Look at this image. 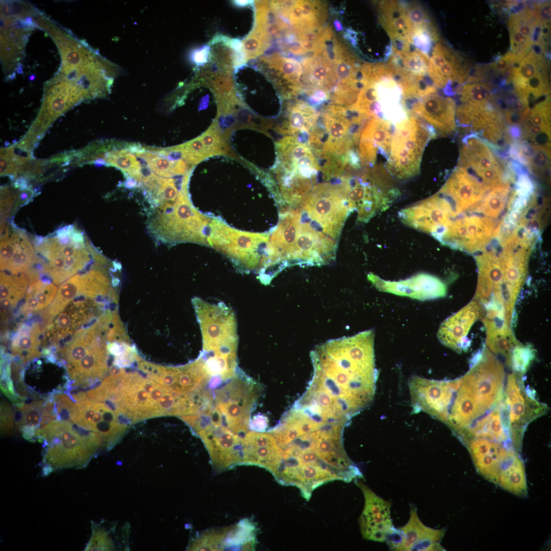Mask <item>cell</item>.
Wrapping results in <instances>:
<instances>
[{
	"label": "cell",
	"mask_w": 551,
	"mask_h": 551,
	"mask_svg": "<svg viewBox=\"0 0 551 551\" xmlns=\"http://www.w3.org/2000/svg\"><path fill=\"white\" fill-rule=\"evenodd\" d=\"M462 103L485 107L494 103L491 85L487 83L472 82L461 87L458 93Z\"/></svg>",
	"instance_id": "cell-40"
},
{
	"label": "cell",
	"mask_w": 551,
	"mask_h": 551,
	"mask_svg": "<svg viewBox=\"0 0 551 551\" xmlns=\"http://www.w3.org/2000/svg\"><path fill=\"white\" fill-rule=\"evenodd\" d=\"M93 298L81 295L70 300L46 322L45 337L54 343L72 337L91 319L92 310L95 306Z\"/></svg>",
	"instance_id": "cell-22"
},
{
	"label": "cell",
	"mask_w": 551,
	"mask_h": 551,
	"mask_svg": "<svg viewBox=\"0 0 551 551\" xmlns=\"http://www.w3.org/2000/svg\"><path fill=\"white\" fill-rule=\"evenodd\" d=\"M517 150H514V155L533 172L543 174L550 167V150L549 148L526 143L518 144Z\"/></svg>",
	"instance_id": "cell-37"
},
{
	"label": "cell",
	"mask_w": 551,
	"mask_h": 551,
	"mask_svg": "<svg viewBox=\"0 0 551 551\" xmlns=\"http://www.w3.org/2000/svg\"><path fill=\"white\" fill-rule=\"evenodd\" d=\"M319 114L315 109L302 101H296L287 108L286 115L276 129L286 136L308 134L316 124Z\"/></svg>",
	"instance_id": "cell-30"
},
{
	"label": "cell",
	"mask_w": 551,
	"mask_h": 551,
	"mask_svg": "<svg viewBox=\"0 0 551 551\" xmlns=\"http://www.w3.org/2000/svg\"><path fill=\"white\" fill-rule=\"evenodd\" d=\"M242 464L264 467L276 478L283 461L282 448L269 433L249 432L242 439Z\"/></svg>",
	"instance_id": "cell-25"
},
{
	"label": "cell",
	"mask_w": 551,
	"mask_h": 551,
	"mask_svg": "<svg viewBox=\"0 0 551 551\" xmlns=\"http://www.w3.org/2000/svg\"><path fill=\"white\" fill-rule=\"evenodd\" d=\"M434 135L433 130L415 116L398 123L386 164L389 173L403 181L416 176L425 146Z\"/></svg>",
	"instance_id": "cell-8"
},
{
	"label": "cell",
	"mask_w": 551,
	"mask_h": 551,
	"mask_svg": "<svg viewBox=\"0 0 551 551\" xmlns=\"http://www.w3.org/2000/svg\"><path fill=\"white\" fill-rule=\"evenodd\" d=\"M521 136L525 143L550 147V96L535 105L522 123Z\"/></svg>",
	"instance_id": "cell-29"
},
{
	"label": "cell",
	"mask_w": 551,
	"mask_h": 551,
	"mask_svg": "<svg viewBox=\"0 0 551 551\" xmlns=\"http://www.w3.org/2000/svg\"><path fill=\"white\" fill-rule=\"evenodd\" d=\"M35 438L43 442L45 449L44 475L57 469L85 467L99 448L104 446L97 434L61 419L51 420L36 429Z\"/></svg>",
	"instance_id": "cell-3"
},
{
	"label": "cell",
	"mask_w": 551,
	"mask_h": 551,
	"mask_svg": "<svg viewBox=\"0 0 551 551\" xmlns=\"http://www.w3.org/2000/svg\"><path fill=\"white\" fill-rule=\"evenodd\" d=\"M497 485L506 491L519 497L528 495L524 462L516 453L500 471Z\"/></svg>",
	"instance_id": "cell-33"
},
{
	"label": "cell",
	"mask_w": 551,
	"mask_h": 551,
	"mask_svg": "<svg viewBox=\"0 0 551 551\" xmlns=\"http://www.w3.org/2000/svg\"><path fill=\"white\" fill-rule=\"evenodd\" d=\"M34 157L33 153L20 146L17 143L1 149V176H8L13 179L22 173Z\"/></svg>",
	"instance_id": "cell-38"
},
{
	"label": "cell",
	"mask_w": 551,
	"mask_h": 551,
	"mask_svg": "<svg viewBox=\"0 0 551 551\" xmlns=\"http://www.w3.org/2000/svg\"><path fill=\"white\" fill-rule=\"evenodd\" d=\"M12 413L9 407L1 406V431L3 433L10 432L13 428Z\"/></svg>",
	"instance_id": "cell-49"
},
{
	"label": "cell",
	"mask_w": 551,
	"mask_h": 551,
	"mask_svg": "<svg viewBox=\"0 0 551 551\" xmlns=\"http://www.w3.org/2000/svg\"><path fill=\"white\" fill-rule=\"evenodd\" d=\"M361 71L362 86L352 107L368 118H381L392 123L407 118L401 85L388 66L365 63Z\"/></svg>",
	"instance_id": "cell-5"
},
{
	"label": "cell",
	"mask_w": 551,
	"mask_h": 551,
	"mask_svg": "<svg viewBox=\"0 0 551 551\" xmlns=\"http://www.w3.org/2000/svg\"><path fill=\"white\" fill-rule=\"evenodd\" d=\"M70 239L72 242L74 243H84V236L83 234L80 231L76 230L75 228L71 232L69 236Z\"/></svg>",
	"instance_id": "cell-51"
},
{
	"label": "cell",
	"mask_w": 551,
	"mask_h": 551,
	"mask_svg": "<svg viewBox=\"0 0 551 551\" xmlns=\"http://www.w3.org/2000/svg\"><path fill=\"white\" fill-rule=\"evenodd\" d=\"M380 23L392 43L412 44L414 28L405 4L395 1H384L379 6Z\"/></svg>",
	"instance_id": "cell-28"
},
{
	"label": "cell",
	"mask_w": 551,
	"mask_h": 551,
	"mask_svg": "<svg viewBox=\"0 0 551 551\" xmlns=\"http://www.w3.org/2000/svg\"><path fill=\"white\" fill-rule=\"evenodd\" d=\"M463 444L467 447L478 472L496 485L501 470L518 452L509 444L482 437L472 438Z\"/></svg>",
	"instance_id": "cell-19"
},
{
	"label": "cell",
	"mask_w": 551,
	"mask_h": 551,
	"mask_svg": "<svg viewBox=\"0 0 551 551\" xmlns=\"http://www.w3.org/2000/svg\"><path fill=\"white\" fill-rule=\"evenodd\" d=\"M31 279L27 273H1V315L5 318L27 293Z\"/></svg>",
	"instance_id": "cell-32"
},
{
	"label": "cell",
	"mask_w": 551,
	"mask_h": 551,
	"mask_svg": "<svg viewBox=\"0 0 551 551\" xmlns=\"http://www.w3.org/2000/svg\"><path fill=\"white\" fill-rule=\"evenodd\" d=\"M57 291V287L50 282L38 280L31 282L20 309L21 313L28 314L45 308L53 302Z\"/></svg>",
	"instance_id": "cell-36"
},
{
	"label": "cell",
	"mask_w": 551,
	"mask_h": 551,
	"mask_svg": "<svg viewBox=\"0 0 551 551\" xmlns=\"http://www.w3.org/2000/svg\"><path fill=\"white\" fill-rule=\"evenodd\" d=\"M470 304L445 320L439 329L438 337L444 345L457 351L462 349V339L477 315L476 307Z\"/></svg>",
	"instance_id": "cell-31"
},
{
	"label": "cell",
	"mask_w": 551,
	"mask_h": 551,
	"mask_svg": "<svg viewBox=\"0 0 551 551\" xmlns=\"http://www.w3.org/2000/svg\"><path fill=\"white\" fill-rule=\"evenodd\" d=\"M445 530L435 529L425 525L419 518L417 509L411 507L408 522L397 530L388 543L395 550H443L440 541Z\"/></svg>",
	"instance_id": "cell-21"
},
{
	"label": "cell",
	"mask_w": 551,
	"mask_h": 551,
	"mask_svg": "<svg viewBox=\"0 0 551 551\" xmlns=\"http://www.w3.org/2000/svg\"><path fill=\"white\" fill-rule=\"evenodd\" d=\"M409 110L442 134L452 133L456 129L455 101L437 90L417 99Z\"/></svg>",
	"instance_id": "cell-26"
},
{
	"label": "cell",
	"mask_w": 551,
	"mask_h": 551,
	"mask_svg": "<svg viewBox=\"0 0 551 551\" xmlns=\"http://www.w3.org/2000/svg\"><path fill=\"white\" fill-rule=\"evenodd\" d=\"M130 150L143 159L149 169L159 176L170 178L185 174L189 170H187L188 163L182 158L170 159L149 148H141L136 146L131 147Z\"/></svg>",
	"instance_id": "cell-34"
},
{
	"label": "cell",
	"mask_w": 551,
	"mask_h": 551,
	"mask_svg": "<svg viewBox=\"0 0 551 551\" xmlns=\"http://www.w3.org/2000/svg\"><path fill=\"white\" fill-rule=\"evenodd\" d=\"M20 231L11 234L7 229L1 239V269L5 270L15 252L17 242L20 238Z\"/></svg>",
	"instance_id": "cell-46"
},
{
	"label": "cell",
	"mask_w": 551,
	"mask_h": 551,
	"mask_svg": "<svg viewBox=\"0 0 551 551\" xmlns=\"http://www.w3.org/2000/svg\"><path fill=\"white\" fill-rule=\"evenodd\" d=\"M521 376L518 372L510 374L504 392L511 442L517 452L521 450L527 425L548 410L546 405L536 400L533 393L526 390Z\"/></svg>",
	"instance_id": "cell-12"
},
{
	"label": "cell",
	"mask_w": 551,
	"mask_h": 551,
	"mask_svg": "<svg viewBox=\"0 0 551 551\" xmlns=\"http://www.w3.org/2000/svg\"><path fill=\"white\" fill-rule=\"evenodd\" d=\"M531 7L538 23L542 27H549L550 22V2L534 3Z\"/></svg>",
	"instance_id": "cell-48"
},
{
	"label": "cell",
	"mask_w": 551,
	"mask_h": 551,
	"mask_svg": "<svg viewBox=\"0 0 551 551\" xmlns=\"http://www.w3.org/2000/svg\"><path fill=\"white\" fill-rule=\"evenodd\" d=\"M318 227V230L337 240L350 212L342 186L323 183L313 187L299 209Z\"/></svg>",
	"instance_id": "cell-10"
},
{
	"label": "cell",
	"mask_w": 551,
	"mask_h": 551,
	"mask_svg": "<svg viewBox=\"0 0 551 551\" xmlns=\"http://www.w3.org/2000/svg\"><path fill=\"white\" fill-rule=\"evenodd\" d=\"M340 179L349 211H356L360 222H367L392 202L394 192H384L367 171L355 176L347 168Z\"/></svg>",
	"instance_id": "cell-13"
},
{
	"label": "cell",
	"mask_w": 551,
	"mask_h": 551,
	"mask_svg": "<svg viewBox=\"0 0 551 551\" xmlns=\"http://www.w3.org/2000/svg\"><path fill=\"white\" fill-rule=\"evenodd\" d=\"M196 434L203 440L217 470L242 464V438L227 427L211 423Z\"/></svg>",
	"instance_id": "cell-18"
},
{
	"label": "cell",
	"mask_w": 551,
	"mask_h": 551,
	"mask_svg": "<svg viewBox=\"0 0 551 551\" xmlns=\"http://www.w3.org/2000/svg\"><path fill=\"white\" fill-rule=\"evenodd\" d=\"M534 354L529 347H517L513 351L511 362L516 371L523 373L528 368Z\"/></svg>",
	"instance_id": "cell-47"
},
{
	"label": "cell",
	"mask_w": 551,
	"mask_h": 551,
	"mask_svg": "<svg viewBox=\"0 0 551 551\" xmlns=\"http://www.w3.org/2000/svg\"><path fill=\"white\" fill-rule=\"evenodd\" d=\"M276 174L316 180L320 167L307 143L297 136H286L276 143Z\"/></svg>",
	"instance_id": "cell-15"
},
{
	"label": "cell",
	"mask_w": 551,
	"mask_h": 551,
	"mask_svg": "<svg viewBox=\"0 0 551 551\" xmlns=\"http://www.w3.org/2000/svg\"><path fill=\"white\" fill-rule=\"evenodd\" d=\"M40 262L28 237L24 232L20 231L15 252L5 270L12 274L28 273L33 269L31 267Z\"/></svg>",
	"instance_id": "cell-39"
},
{
	"label": "cell",
	"mask_w": 551,
	"mask_h": 551,
	"mask_svg": "<svg viewBox=\"0 0 551 551\" xmlns=\"http://www.w3.org/2000/svg\"><path fill=\"white\" fill-rule=\"evenodd\" d=\"M272 7L283 17L279 18L284 28L291 25L293 33L312 31L322 27L327 10L321 2L292 1L272 2Z\"/></svg>",
	"instance_id": "cell-23"
},
{
	"label": "cell",
	"mask_w": 551,
	"mask_h": 551,
	"mask_svg": "<svg viewBox=\"0 0 551 551\" xmlns=\"http://www.w3.org/2000/svg\"><path fill=\"white\" fill-rule=\"evenodd\" d=\"M269 238V233L242 231L212 217L208 242L241 271L257 273L266 257Z\"/></svg>",
	"instance_id": "cell-6"
},
{
	"label": "cell",
	"mask_w": 551,
	"mask_h": 551,
	"mask_svg": "<svg viewBox=\"0 0 551 551\" xmlns=\"http://www.w3.org/2000/svg\"><path fill=\"white\" fill-rule=\"evenodd\" d=\"M92 533L85 550H114L115 541L106 528L100 523L92 522Z\"/></svg>",
	"instance_id": "cell-43"
},
{
	"label": "cell",
	"mask_w": 551,
	"mask_h": 551,
	"mask_svg": "<svg viewBox=\"0 0 551 551\" xmlns=\"http://www.w3.org/2000/svg\"><path fill=\"white\" fill-rule=\"evenodd\" d=\"M191 170L184 174L181 189L171 210H165L154 223L163 240L209 246L208 235L212 217L199 212L191 202L188 185Z\"/></svg>",
	"instance_id": "cell-7"
},
{
	"label": "cell",
	"mask_w": 551,
	"mask_h": 551,
	"mask_svg": "<svg viewBox=\"0 0 551 551\" xmlns=\"http://www.w3.org/2000/svg\"><path fill=\"white\" fill-rule=\"evenodd\" d=\"M276 479L282 484L296 486L302 496L308 500L315 489L339 478L321 466L300 463L287 458L283 460Z\"/></svg>",
	"instance_id": "cell-24"
},
{
	"label": "cell",
	"mask_w": 551,
	"mask_h": 551,
	"mask_svg": "<svg viewBox=\"0 0 551 551\" xmlns=\"http://www.w3.org/2000/svg\"><path fill=\"white\" fill-rule=\"evenodd\" d=\"M66 421L94 432L102 438L104 447L112 448L124 435L131 421L113 402L85 400L66 409Z\"/></svg>",
	"instance_id": "cell-9"
},
{
	"label": "cell",
	"mask_w": 551,
	"mask_h": 551,
	"mask_svg": "<svg viewBox=\"0 0 551 551\" xmlns=\"http://www.w3.org/2000/svg\"><path fill=\"white\" fill-rule=\"evenodd\" d=\"M460 164L488 186L505 182L502 163L488 142L477 136L470 135L466 137L460 151Z\"/></svg>",
	"instance_id": "cell-14"
},
{
	"label": "cell",
	"mask_w": 551,
	"mask_h": 551,
	"mask_svg": "<svg viewBox=\"0 0 551 551\" xmlns=\"http://www.w3.org/2000/svg\"><path fill=\"white\" fill-rule=\"evenodd\" d=\"M372 330L329 340L310 353L312 378L304 393L324 414L348 421L373 400L378 371Z\"/></svg>",
	"instance_id": "cell-1"
},
{
	"label": "cell",
	"mask_w": 551,
	"mask_h": 551,
	"mask_svg": "<svg viewBox=\"0 0 551 551\" xmlns=\"http://www.w3.org/2000/svg\"><path fill=\"white\" fill-rule=\"evenodd\" d=\"M367 279L381 291L420 300L442 297L446 293L445 285L442 281L425 273L398 281H387L373 273H369Z\"/></svg>",
	"instance_id": "cell-20"
},
{
	"label": "cell",
	"mask_w": 551,
	"mask_h": 551,
	"mask_svg": "<svg viewBox=\"0 0 551 551\" xmlns=\"http://www.w3.org/2000/svg\"><path fill=\"white\" fill-rule=\"evenodd\" d=\"M257 396L253 382L239 373L215 394V408L221 415L223 423L237 435L245 434L250 415Z\"/></svg>",
	"instance_id": "cell-11"
},
{
	"label": "cell",
	"mask_w": 551,
	"mask_h": 551,
	"mask_svg": "<svg viewBox=\"0 0 551 551\" xmlns=\"http://www.w3.org/2000/svg\"><path fill=\"white\" fill-rule=\"evenodd\" d=\"M368 119L351 106H327L308 137L307 143L318 163L347 160L349 153L356 149L361 130Z\"/></svg>",
	"instance_id": "cell-4"
},
{
	"label": "cell",
	"mask_w": 551,
	"mask_h": 551,
	"mask_svg": "<svg viewBox=\"0 0 551 551\" xmlns=\"http://www.w3.org/2000/svg\"><path fill=\"white\" fill-rule=\"evenodd\" d=\"M405 6L414 29H421L437 33L428 14L421 6L413 3L406 4Z\"/></svg>",
	"instance_id": "cell-45"
},
{
	"label": "cell",
	"mask_w": 551,
	"mask_h": 551,
	"mask_svg": "<svg viewBox=\"0 0 551 551\" xmlns=\"http://www.w3.org/2000/svg\"><path fill=\"white\" fill-rule=\"evenodd\" d=\"M21 189L11 186H3L1 188V231H3L6 219L8 216L12 206L15 204Z\"/></svg>",
	"instance_id": "cell-44"
},
{
	"label": "cell",
	"mask_w": 551,
	"mask_h": 551,
	"mask_svg": "<svg viewBox=\"0 0 551 551\" xmlns=\"http://www.w3.org/2000/svg\"><path fill=\"white\" fill-rule=\"evenodd\" d=\"M252 429L257 432H263L267 428L268 420L267 418L262 415H257L254 418L252 423Z\"/></svg>",
	"instance_id": "cell-50"
},
{
	"label": "cell",
	"mask_w": 551,
	"mask_h": 551,
	"mask_svg": "<svg viewBox=\"0 0 551 551\" xmlns=\"http://www.w3.org/2000/svg\"><path fill=\"white\" fill-rule=\"evenodd\" d=\"M467 66L455 51L439 41L429 56L428 74L435 86L445 95L457 93L468 74Z\"/></svg>",
	"instance_id": "cell-16"
},
{
	"label": "cell",
	"mask_w": 551,
	"mask_h": 551,
	"mask_svg": "<svg viewBox=\"0 0 551 551\" xmlns=\"http://www.w3.org/2000/svg\"><path fill=\"white\" fill-rule=\"evenodd\" d=\"M169 148L180 153L182 158L192 166H194L208 158L200 136Z\"/></svg>",
	"instance_id": "cell-42"
},
{
	"label": "cell",
	"mask_w": 551,
	"mask_h": 551,
	"mask_svg": "<svg viewBox=\"0 0 551 551\" xmlns=\"http://www.w3.org/2000/svg\"><path fill=\"white\" fill-rule=\"evenodd\" d=\"M199 136L208 157L215 155H230V148L227 137L220 131L217 121L213 122Z\"/></svg>",
	"instance_id": "cell-41"
},
{
	"label": "cell",
	"mask_w": 551,
	"mask_h": 551,
	"mask_svg": "<svg viewBox=\"0 0 551 551\" xmlns=\"http://www.w3.org/2000/svg\"><path fill=\"white\" fill-rule=\"evenodd\" d=\"M392 129V123L383 119L372 118L367 121L360 133L357 148L361 166L372 167L379 155L387 159Z\"/></svg>",
	"instance_id": "cell-27"
},
{
	"label": "cell",
	"mask_w": 551,
	"mask_h": 551,
	"mask_svg": "<svg viewBox=\"0 0 551 551\" xmlns=\"http://www.w3.org/2000/svg\"><path fill=\"white\" fill-rule=\"evenodd\" d=\"M41 333V328L37 323L20 327L11 343L12 355L23 363L40 356L38 346Z\"/></svg>",
	"instance_id": "cell-35"
},
{
	"label": "cell",
	"mask_w": 551,
	"mask_h": 551,
	"mask_svg": "<svg viewBox=\"0 0 551 551\" xmlns=\"http://www.w3.org/2000/svg\"><path fill=\"white\" fill-rule=\"evenodd\" d=\"M364 496V507L359 518L363 537L378 542L387 541L396 532L390 516L391 503L377 495L361 481H356Z\"/></svg>",
	"instance_id": "cell-17"
},
{
	"label": "cell",
	"mask_w": 551,
	"mask_h": 551,
	"mask_svg": "<svg viewBox=\"0 0 551 551\" xmlns=\"http://www.w3.org/2000/svg\"><path fill=\"white\" fill-rule=\"evenodd\" d=\"M201 329L204 359L212 377L222 381L236 373L238 342L237 320L232 309L222 302L193 300Z\"/></svg>",
	"instance_id": "cell-2"
}]
</instances>
